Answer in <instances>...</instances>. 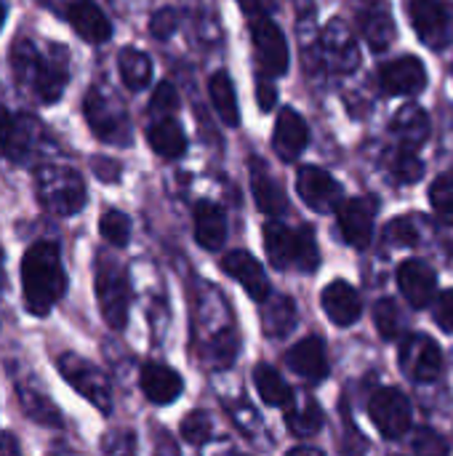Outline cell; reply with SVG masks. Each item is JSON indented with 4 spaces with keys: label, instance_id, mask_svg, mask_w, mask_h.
Listing matches in <instances>:
<instances>
[{
    "label": "cell",
    "instance_id": "cell-15",
    "mask_svg": "<svg viewBox=\"0 0 453 456\" xmlns=\"http://www.w3.org/2000/svg\"><path fill=\"white\" fill-rule=\"evenodd\" d=\"M376 211H379V206L374 198L342 200V206L336 208V216H339V230L347 238V243H352L355 248H366L371 243Z\"/></svg>",
    "mask_w": 453,
    "mask_h": 456
},
{
    "label": "cell",
    "instance_id": "cell-37",
    "mask_svg": "<svg viewBox=\"0 0 453 456\" xmlns=\"http://www.w3.org/2000/svg\"><path fill=\"white\" fill-rule=\"evenodd\" d=\"M374 323L382 334V339H398L406 329L403 313L392 299H379L374 307Z\"/></svg>",
    "mask_w": 453,
    "mask_h": 456
},
{
    "label": "cell",
    "instance_id": "cell-42",
    "mask_svg": "<svg viewBox=\"0 0 453 456\" xmlns=\"http://www.w3.org/2000/svg\"><path fill=\"white\" fill-rule=\"evenodd\" d=\"M176 24H179V16L174 8H158L150 19V32L158 37V40H166L176 32Z\"/></svg>",
    "mask_w": 453,
    "mask_h": 456
},
{
    "label": "cell",
    "instance_id": "cell-10",
    "mask_svg": "<svg viewBox=\"0 0 453 456\" xmlns=\"http://www.w3.org/2000/svg\"><path fill=\"white\" fill-rule=\"evenodd\" d=\"M368 414H371L376 430L390 441H400L411 430V403L395 387L379 390L368 403Z\"/></svg>",
    "mask_w": 453,
    "mask_h": 456
},
{
    "label": "cell",
    "instance_id": "cell-35",
    "mask_svg": "<svg viewBox=\"0 0 453 456\" xmlns=\"http://www.w3.org/2000/svg\"><path fill=\"white\" fill-rule=\"evenodd\" d=\"M99 235H101L109 246L123 248V246H128V240H131V219H128L123 211H117V208H107V211L99 216Z\"/></svg>",
    "mask_w": 453,
    "mask_h": 456
},
{
    "label": "cell",
    "instance_id": "cell-48",
    "mask_svg": "<svg viewBox=\"0 0 453 456\" xmlns=\"http://www.w3.org/2000/svg\"><path fill=\"white\" fill-rule=\"evenodd\" d=\"M19 441L13 433H0V454H19Z\"/></svg>",
    "mask_w": 453,
    "mask_h": 456
},
{
    "label": "cell",
    "instance_id": "cell-34",
    "mask_svg": "<svg viewBox=\"0 0 453 456\" xmlns=\"http://www.w3.org/2000/svg\"><path fill=\"white\" fill-rule=\"evenodd\" d=\"M296 326V307L288 297H275L264 307V329L270 337H286Z\"/></svg>",
    "mask_w": 453,
    "mask_h": 456
},
{
    "label": "cell",
    "instance_id": "cell-3",
    "mask_svg": "<svg viewBox=\"0 0 453 456\" xmlns=\"http://www.w3.org/2000/svg\"><path fill=\"white\" fill-rule=\"evenodd\" d=\"M35 198L53 216H75L85 206V182L80 171L61 163H40L35 168Z\"/></svg>",
    "mask_w": 453,
    "mask_h": 456
},
{
    "label": "cell",
    "instance_id": "cell-39",
    "mask_svg": "<svg viewBox=\"0 0 453 456\" xmlns=\"http://www.w3.org/2000/svg\"><path fill=\"white\" fill-rule=\"evenodd\" d=\"M211 433H214V425H211V417L206 411H192L182 422V438L192 446L206 444L211 438Z\"/></svg>",
    "mask_w": 453,
    "mask_h": 456
},
{
    "label": "cell",
    "instance_id": "cell-47",
    "mask_svg": "<svg viewBox=\"0 0 453 456\" xmlns=\"http://www.w3.org/2000/svg\"><path fill=\"white\" fill-rule=\"evenodd\" d=\"M243 11L256 19V16H270V11L275 8V0H240Z\"/></svg>",
    "mask_w": 453,
    "mask_h": 456
},
{
    "label": "cell",
    "instance_id": "cell-13",
    "mask_svg": "<svg viewBox=\"0 0 453 456\" xmlns=\"http://www.w3.org/2000/svg\"><path fill=\"white\" fill-rule=\"evenodd\" d=\"M320 45H323V61L336 72V75H350L358 64H360V48L355 35L350 32L347 24H342L339 19H331L320 35Z\"/></svg>",
    "mask_w": 453,
    "mask_h": 456
},
{
    "label": "cell",
    "instance_id": "cell-49",
    "mask_svg": "<svg viewBox=\"0 0 453 456\" xmlns=\"http://www.w3.org/2000/svg\"><path fill=\"white\" fill-rule=\"evenodd\" d=\"M3 262H5V254H3V246H0V294L5 291V267H3Z\"/></svg>",
    "mask_w": 453,
    "mask_h": 456
},
{
    "label": "cell",
    "instance_id": "cell-1",
    "mask_svg": "<svg viewBox=\"0 0 453 456\" xmlns=\"http://www.w3.org/2000/svg\"><path fill=\"white\" fill-rule=\"evenodd\" d=\"M11 77L37 104H56L69 83V53L64 45L19 35L8 48Z\"/></svg>",
    "mask_w": 453,
    "mask_h": 456
},
{
    "label": "cell",
    "instance_id": "cell-50",
    "mask_svg": "<svg viewBox=\"0 0 453 456\" xmlns=\"http://www.w3.org/2000/svg\"><path fill=\"white\" fill-rule=\"evenodd\" d=\"M5 16H8V11H5V3L0 0V29H3V24H5Z\"/></svg>",
    "mask_w": 453,
    "mask_h": 456
},
{
    "label": "cell",
    "instance_id": "cell-30",
    "mask_svg": "<svg viewBox=\"0 0 453 456\" xmlns=\"http://www.w3.org/2000/svg\"><path fill=\"white\" fill-rule=\"evenodd\" d=\"M117 69H120V80L128 91H142L150 86L152 80V61L144 51L128 45L117 53Z\"/></svg>",
    "mask_w": 453,
    "mask_h": 456
},
{
    "label": "cell",
    "instance_id": "cell-28",
    "mask_svg": "<svg viewBox=\"0 0 453 456\" xmlns=\"http://www.w3.org/2000/svg\"><path fill=\"white\" fill-rule=\"evenodd\" d=\"M147 142L150 147L160 155V158H182L187 150V136L184 128L171 118V115H160L150 128H147Z\"/></svg>",
    "mask_w": 453,
    "mask_h": 456
},
{
    "label": "cell",
    "instance_id": "cell-26",
    "mask_svg": "<svg viewBox=\"0 0 453 456\" xmlns=\"http://www.w3.org/2000/svg\"><path fill=\"white\" fill-rule=\"evenodd\" d=\"M320 302H323L326 315H328L336 326H352V323H358L360 315H363L360 294H358L347 281H334L331 286H326Z\"/></svg>",
    "mask_w": 453,
    "mask_h": 456
},
{
    "label": "cell",
    "instance_id": "cell-4",
    "mask_svg": "<svg viewBox=\"0 0 453 456\" xmlns=\"http://www.w3.org/2000/svg\"><path fill=\"white\" fill-rule=\"evenodd\" d=\"M83 115L91 134L115 147L131 144V120L123 102L107 86H91L83 96Z\"/></svg>",
    "mask_w": 453,
    "mask_h": 456
},
{
    "label": "cell",
    "instance_id": "cell-8",
    "mask_svg": "<svg viewBox=\"0 0 453 456\" xmlns=\"http://www.w3.org/2000/svg\"><path fill=\"white\" fill-rule=\"evenodd\" d=\"M45 128L29 112H11L0 104V158L11 163H27L37 144L43 142Z\"/></svg>",
    "mask_w": 453,
    "mask_h": 456
},
{
    "label": "cell",
    "instance_id": "cell-41",
    "mask_svg": "<svg viewBox=\"0 0 453 456\" xmlns=\"http://www.w3.org/2000/svg\"><path fill=\"white\" fill-rule=\"evenodd\" d=\"M387 238H390L395 246H417V243H419V230H417L414 219L398 216V219L387 227Z\"/></svg>",
    "mask_w": 453,
    "mask_h": 456
},
{
    "label": "cell",
    "instance_id": "cell-25",
    "mask_svg": "<svg viewBox=\"0 0 453 456\" xmlns=\"http://www.w3.org/2000/svg\"><path fill=\"white\" fill-rule=\"evenodd\" d=\"M360 32L366 37V43L374 48V51H387L395 40V19H392V11H390V3L387 0H374L368 3L360 16Z\"/></svg>",
    "mask_w": 453,
    "mask_h": 456
},
{
    "label": "cell",
    "instance_id": "cell-22",
    "mask_svg": "<svg viewBox=\"0 0 453 456\" xmlns=\"http://www.w3.org/2000/svg\"><path fill=\"white\" fill-rule=\"evenodd\" d=\"M248 168H251V192H254L256 208L267 216H280L288 208L283 184L275 179L270 166L259 158H254Z\"/></svg>",
    "mask_w": 453,
    "mask_h": 456
},
{
    "label": "cell",
    "instance_id": "cell-9",
    "mask_svg": "<svg viewBox=\"0 0 453 456\" xmlns=\"http://www.w3.org/2000/svg\"><path fill=\"white\" fill-rule=\"evenodd\" d=\"M398 361H400L403 374L422 385L435 382L443 369V353H441L438 342L425 334H411L409 339H403Z\"/></svg>",
    "mask_w": 453,
    "mask_h": 456
},
{
    "label": "cell",
    "instance_id": "cell-23",
    "mask_svg": "<svg viewBox=\"0 0 453 456\" xmlns=\"http://www.w3.org/2000/svg\"><path fill=\"white\" fill-rule=\"evenodd\" d=\"M310 142V128L304 123V118L294 110V107H283L275 123V136H272V147L283 160H294L304 152Z\"/></svg>",
    "mask_w": 453,
    "mask_h": 456
},
{
    "label": "cell",
    "instance_id": "cell-11",
    "mask_svg": "<svg viewBox=\"0 0 453 456\" xmlns=\"http://www.w3.org/2000/svg\"><path fill=\"white\" fill-rule=\"evenodd\" d=\"M251 43L256 48L259 64L270 77H278L288 69V43L280 27L270 16L251 19Z\"/></svg>",
    "mask_w": 453,
    "mask_h": 456
},
{
    "label": "cell",
    "instance_id": "cell-6",
    "mask_svg": "<svg viewBox=\"0 0 453 456\" xmlns=\"http://www.w3.org/2000/svg\"><path fill=\"white\" fill-rule=\"evenodd\" d=\"M264 248L270 262L278 270L296 265L304 273H312L320 262V251L315 243V232L310 227L291 230L280 222H267L264 227Z\"/></svg>",
    "mask_w": 453,
    "mask_h": 456
},
{
    "label": "cell",
    "instance_id": "cell-20",
    "mask_svg": "<svg viewBox=\"0 0 453 456\" xmlns=\"http://www.w3.org/2000/svg\"><path fill=\"white\" fill-rule=\"evenodd\" d=\"M139 385H142V393L147 395V401L155 406H168V403L179 401V395L184 390L179 371H174L171 366L158 363V361H150L142 366Z\"/></svg>",
    "mask_w": 453,
    "mask_h": 456
},
{
    "label": "cell",
    "instance_id": "cell-44",
    "mask_svg": "<svg viewBox=\"0 0 453 456\" xmlns=\"http://www.w3.org/2000/svg\"><path fill=\"white\" fill-rule=\"evenodd\" d=\"M435 323H438L443 331L453 334V291L441 294V299H438V305H435Z\"/></svg>",
    "mask_w": 453,
    "mask_h": 456
},
{
    "label": "cell",
    "instance_id": "cell-16",
    "mask_svg": "<svg viewBox=\"0 0 453 456\" xmlns=\"http://www.w3.org/2000/svg\"><path fill=\"white\" fill-rule=\"evenodd\" d=\"M64 19L75 29V35L83 37L85 43L99 45L112 37V24L96 0H69L64 5Z\"/></svg>",
    "mask_w": 453,
    "mask_h": 456
},
{
    "label": "cell",
    "instance_id": "cell-45",
    "mask_svg": "<svg viewBox=\"0 0 453 456\" xmlns=\"http://www.w3.org/2000/svg\"><path fill=\"white\" fill-rule=\"evenodd\" d=\"M414 449H417V452H438V454H443V452H446V444L441 441V436H438L435 430H422V433L417 436Z\"/></svg>",
    "mask_w": 453,
    "mask_h": 456
},
{
    "label": "cell",
    "instance_id": "cell-14",
    "mask_svg": "<svg viewBox=\"0 0 453 456\" xmlns=\"http://www.w3.org/2000/svg\"><path fill=\"white\" fill-rule=\"evenodd\" d=\"M11 382H13V390H16V401H19V409L21 414L40 425V428H48V430H61L64 428V419H61V411L59 406L45 395L43 387H37L35 382L29 379H21L19 374L11 371Z\"/></svg>",
    "mask_w": 453,
    "mask_h": 456
},
{
    "label": "cell",
    "instance_id": "cell-43",
    "mask_svg": "<svg viewBox=\"0 0 453 456\" xmlns=\"http://www.w3.org/2000/svg\"><path fill=\"white\" fill-rule=\"evenodd\" d=\"M91 168H93V174H96L101 182H107V184H115V182L120 179V174H123V166H120L117 160H112V158H104V155H96V158L91 160Z\"/></svg>",
    "mask_w": 453,
    "mask_h": 456
},
{
    "label": "cell",
    "instance_id": "cell-40",
    "mask_svg": "<svg viewBox=\"0 0 453 456\" xmlns=\"http://www.w3.org/2000/svg\"><path fill=\"white\" fill-rule=\"evenodd\" d=\"M179 110V94L171 83H158V88L152 91V99H150V112L152 115H174Z\"/></svg>",
    "mask_w": 453,
    "mask_h": 456
},
{
    "label": "cell",
    "instance_id": "cell-18",
    "mask_svg": "<svg viewBox=\"0 0 453 456\" xmlns=\"http://www.w3.org/2000/svg\"><path fill=\"white\" fill-rule=\"evenodd\" d=\"M379 86L387 96H403V94H419L427 86V72L422 59L417 56H400L387 61L379 69Z\"/></svg>",
    "mask_w": 453,
    "mask_h": 456
},
{
    "label": "cell",
    "instance_id": "cell-12",
    "mask_svg": "<svg viewBox=\"0 0 453 456\" xmlns=\"http://www.w3.org/2000/svg\"><path fill=\"white\" fill-rule=\"evenodd\" d=\"M296 192L318 214L336 211L342 206V200H344V192H342L339 182L328 171H323L318 166L299 168V174H296Z\"/></svg>",
    "mask_w": 453,
    "mask_h": 456
},
{
    "label": "cell",
    "instance_id": "cell-24",
    "mask_svg": "<svg viewBox=\"0 0 453 456\" xmlns=\"http://www.w3.org/2000/svg\"><path fill=\"white\" fill-rule=\"evenodd\" d=\"M288 369L307 379V382H323L328 377V358H326V345L318 337H307L296 342L288 355H286Z\"/></svg>",
    "mask_w": 453,
    "mask_h": 456
},
{
    "label": "cell",
    "instance_id": "cell-46",
    "mask_svg": "<svg viewBox=\"0 0 453 456\" xmlns=\"http://www.w3.org/2000/svg\"><path fill=\"white\" fill-rule=\"evenodd\" d=\"M275 102H278L275 86L262 80V83L256 86V104H259V110H262V112H270V110H275Z\"/></svg>",
    "mask_w": 453,
    "mask_h": 456
},
{
    "label": "cell",
    "instance_id": "cell-17",
    "mask_svg": "<svg viewBox=\"0 0 453 456\" xmlns=\"http://www.w3.org/2000/svg\"><path fill=\"white\" fill-rule=\"evenodd\" d=\"M411 21L422 43L430 48H443L451 37L449 8L443 0H411Z\"/></svg>",
    "mask_w": 453,
    "mask_h": 456
},
{
    "label": "cell",
    "instance_id": "cell-21",
    "mask_svg": "<svg viewBox=\"0 0 453 456\" xmlns=\"http://www.w3.org/2000/svg\"><path fill=\"white\" fill-rule=\"evenodd\" d=\"M224 273L230 278H235L246 294L254 299V302H267L270 299V281L264 275V267L248 254V251H230L222 262Z\"/></svg>",
    "mask_w": 453,
    "mask_h": 456
},
{
    "label": "cell",
    "instance_id": "cell-33",
    "mask_svg": "<svg viewBox=\"0 0 453 456\" xmlns=\"http://www.w3.org/2000/svg\"><path fill=\"white\" fill-rule=\"evenodd\" d=\"M254 385H256L259 398L267 406H286L294 398L291 390H288V385H286V379L270 363H259L254 369Z\"/></svg>",
    "mask_w": 453,
    "mask_h": 456
},
{
    "label": "cell",
    "instance_id": "cell-27",
    "mask_svg": "<svg viewBox=\"0 0 453 456\" xmlns=\"http://www.w3.org/2000/svg\"><path fill=\"white\" fill-rule=\"evenodd\" d=\"M195 238L208 251L222 248V243L227 238V216H224L222 206L208 203V200H200L195 206Z\"/></svg>",
    "mask_w": 453,
    "mask_h": 456
},
{
    "label": "cell",
    "instance_id": "cell-7",
    "mask_svg": "<svg viewBox=\"0 0 453 456\" xmlns=\"http://www.w3.org/2000/svg\"><path fill=\"white\" fill-rule=\"evenodd\" d=\"M56 369L61 374V379L77 395H83L91 406H96L101 414L112 411V387H109V379L104 377L101 369H96L91 361H85L75 353H59Z\"/></svg>",
    "mask_w": 453,
    "mask_h": 456
},
{
    "label": "cell",
    "instance_id": "cell-32",
    "mask_svg": "<svg viewBox=\"0 0 453 456\" xmlns=\"http://www.w3.org/2000/svg\"><path fill=\"white\" fill-rule=\"evenodd\" d=\"M286 409H288L286 422H288V428H291L296 436H315V433L323 428V411H320V406H318L310 395H304V398H291V401L286 403Z\"/></svg>",
    "mask_w": 453,
    "mask_h": 456
},
{
    "label": "cell",
    "instance_id": "cell-38",
    "mask_svg": "<svg viewBox=\"0 0 453 456\" xmlns=\"http://www.w3.org/2000/svg\"><path fill=\"white\" fill-rule=\"evenodd\" d=\"M430 200L443 224H453V176L443 174L430 187Z\"/></svg>",
    "mask_w": 453,
    "mask_h": 456
},
{
    "label": "cell",
    "instance_id": "cell-36",
    "mask_svg": "<svg viewBox=\"0 0 453 456\" xmlns=\"http://www.w3.org/2000/svg\"><path fill=\"white\" fill-rule=\"evenodd\" d=\"M390 171H392V176H395L400 184H417V182L425 176V163L419 160L417 150L400 144V150H398V152L392 155V160H390Z\"/></svg>",
    "mask_w": 453,
    "mask_h": 456
},
{
    "label": "cell",
    "instance_id": "cell-31",
    "mask_svg": "<svg viewBox=\"0 0 453 456\" xmlns=\"http://www.w3.org/2000/svg\"><path fill=\"white\" fill-rule=\"evenodd\" d=\"M208 94H211V104L216 110V115L227 123V126H238L240 123V110H238V94L235 86L230 80L227 72H216L208 80Z\"/></svg>",
    "mask_w": 453,
    "mask_h": 456
},
{
    "label": "cell",
    "instance_id": "cell-2",
    "mask_svg": "<svg viewBox=\"0 0 453 456\" xmlns=\"http://www.w3.org/2000/svg\"><path fill=\"white\" fill-rule=\"evenodd\" d=\"M21 297L24 307L35 318H45L67 294V273L61 265L59 240H35L21 256Z\"/></svg>",
    "mask_w": 453,
    "mask_h": 456
},
{
    "label": "cell",
    "instance_id": "cell-29",
    "mask_svg": "<svg viewBox=\"0 0 453 456\" xmlns=\"http://www.w3.org/2000/svg\"><path fill=\"white\" fill-rule=\"evenodd\" d=\"M392 131H395V136L400 139L403 147L419 150L427 142V136H430V115L419 104H406L395 115Z\"/></svg>",
    "mask_w": 453,
    "mask_h": 456
},
{
    "label": "cell",
    "instance_id": "cell-19",
    "mask_svg": "<svg viewBox=\"0 0 453 456\" xmlns=\"http://www.w3.org/2000/svg\"><path fill=\"white\" fill-rule=\"evenodd\" d=\"M398 286L406 297V302L414 310H425L430 307L435 289H438V275L435 270L422 262V259H409L398 267Z\"/></svg>",
    "mask_w": 453,
    "mask_h": 456
},
{
    "label": "cell",
    "instance_id": "cell-51",
    "mask_svg": "<svg viewBox=\"0 0 453 456\" xmlns=\"http://www.w3.org/2000/svg\"><path fill=\"white\" fill-rule=\"evenodd\" d=\"M291 454H320L318 449H294Z\"/></svg>",
    "mask_w": 453,
    "mask_h": 456
},
{
    "label": "cell",
    "instance_id": "cell-5",
    "mask_svg": "<svg viewBox=\"0 0 453 456\" xmlns=\"http://www.w3.org/2000/svg\"><path fill=\"white\" fill-rule=\"evenodd\" d=\"M93 286H96V302H99L104 323L112 331H123L128 323V305H131L125 267L117 259L99 254L96 267H93Z\"/></svg>",
    "mask_w": 453,
    "mask_h": 456
}]
</instances>
